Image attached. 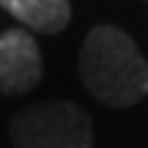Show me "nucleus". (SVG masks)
I'll use <instances>...</instances> for the list:
<instances>
[{
    "instance_id": "obj_3",
    "label": "nucleus",
    "mask_w": 148,
    "mask_h": 148,
    "mask_svg": "<svg viewBox=\"0 0 148 148\" xmlns=\"http://www.w3.org/2000/svg\"><path fill=\"white\" fill-rule=\"evenodd\" d=\"M44 77V60L36 38L25 27L0 33V93L22 96L30 93Z\"/></svg>"
},
{
    "instance_id": "obj_1",
    "label": "nucleus",
    "mask_w": 148,
    "mask_h": 148,
    "mask_svg": "<svg viewBox=\"0 0 148 148\" xmlns=\"http://www.w3.org/2000/svg\"><path fill=\"white\" fill-rule=\"evenodd\" d=\"M79 79L104 107H134L148 96V60L129 33L99 25L79 49Z\"/></svg>"
},
{
    "instance_id": "obj_2",
    "label": "nucleus",
    "mask_w": 148,
    "mask_h": 148,
    "mask_svg": "<svg viewBox=\"0 0 148 148\" xmlns=\"http://www.w3.org/2000/svg\"><path fill=\"white\" fill-rule=\"evenodd\" d=\"M14 148H93V121L74 101H38L8 123Z\"/></svg>"
},
{
    "instance_id": "obj_4",
    "label": "nucleus",
    "mask_w": 148,
    "mask_h": 148,
    "mask_svg": "<svg viewBox=\"0 0 148 148\" xmlns=\"http://www.w3.org/2000/svg\"><path fill=\"white\" fill-rule=\"evenodd\" d=\"M5 11L38 33H60L71 22L69 0H0Z\"/></svg>"
}]
</instances>
